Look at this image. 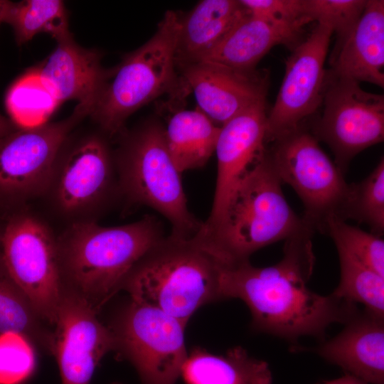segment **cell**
Returning <instances> with one entry per match:
<instances>
[{"instance_id":"12","label":"cell","mask_w":384,"mask_h":384,"mask_svg":"<svg viewBox=\"0 0 384 384\" xmlns=\"http://www.w3.org/2000/svg\"><path fill=\"white\" fill-rule=\"evenodd\" d=\"M322 103V114L312 134L329 146L334 163L344 174L356 155L383 141L384 96L326 72Z\"/></svg>"},{"instance_id":"22","label":"cell","mask_w":384,"mask_h":384,"mask_svg":"<svg viewBox=\"0 0 384 384\" xmlns=\"http://www.w3.org/2000/svg\"><path fill=\"white\" fill-rule=\"evenodd\" d=\"M188 384H272L268 363L250 356L241 346L216 355L194 348L181 373Z\"/></svg>"},{"instance_id":"17","label":"cell","mask_w":384,"mask_h":384,"mask_svg":"<svg viewBox=\"0 0 384 384\" xmlns=\"http://www.w3.org/2000/svg\"><path fill=\"white\" fill-rule=\"evenodd\" d=\"M343 329L311 350L346 374L368 384H384V316L358 309Z\"/></svg>"},{"instance_id":"2","label":"cell","mask_w":384,"mask_h":384,"mask_svg":"<svg viewBox=\"0 0 384 384\" xmlns=\"http://www.w3.org/2000/svg\"><path fill=\"white\" fill-rule=\"evenodd\" d=\"M267 150L246 172L218 223L192 240L223 265L247 260L258 250L312 230L287 201Z\"/></svg>"},{"instance_id":"30","label":"cell","mask_w":384,"mask_h":384,"mask_svg":"<svg viewBox=\"0 0 384 384\" xmlns=\"http://www.w3.org/2000/svg\"><path fill=\"white\" fill-rule=\"evenodd\" d=\"M367 0H303L304 15L311 22L330 27L336 35L337 49L361 17Z\"/></svg>"},{"instance_id":"8","label":"cell","mask_w":384,"mask_h":384,"mask_svg":"<svg viewBox=\"0 0 384 384\" xmlns=\"http://www.w3.org/2000/svg\"><path fill=\"white\" fill-rule=\"evenodd\" d=\"M267 151L282 183L301 199L304 222L314 233H324L329 218H339L348 187L344 174L302 127L274 140Z\"/></svg>"},{"instance_id":"25","label":"cell","mask_w":384,"mask_h":384,"mask_svg":"<svg viewBox=\"0 0 384 384\" xmlns=\"http://www.w3.org/2000/svg\"><path fill=\"white\" fill-rule=\"evenodd\" d=\"M9 274L0 253V335L15 333L52 352L53 333Z\"/></svg>"},{"instance_id":"24","label":"cell","mask_w":384,"mask_h":384,"mask_svg":"<svg viewBox=\"0 0 384 384\" xmlns=\"http://www.w3.org/2000/svg\"><path fill=\"white\" fill-rule=\"evenodd\" d=\"M0 21L13 29L18 46L39 33H47L55 41L71 33L68 14L60 0L1 1Z\"/></svg>"},{"instance_id":"20","label":"cell","mask_w":384,"mask_h":384,"mask_svg":"<svg viewBox=\"0 0 384 384\" xmlns=\"http://www.w3.org/2000/svg\"><path fill=\"white\" fill-rule=\"evenodd\" d=\"M306 24L282 25L247 14L208 53L196 63L240 71H252L277 45L295 47Z\"/></svg>"},{"instance_id":"18","label":"cell","mask_w":384,"mask_h":384,"mask_svg":"<svg viewBox=\"0 0 384 384\" xmlns=\"http://www.w3.org/2000/svg\"><path fill=\"white\" fill-rule=\"evenodd\" d=\"M48 57L31 68L56 100H76L90 110L108 75L101 65V53L81 47L72 34L56 41Z\"/></svg>"},{"instance_id":"26","label":"cell","mask_w":384,"mask_h":384,"mask_svg":"<svg viewBox=\"0 0 384 384\" xmlns=\"http://www.w3.org/2000/svg\"><path fill=\"white\" fill-rule=\"evenodd\" d=\"M368 225L381 237L384 231V159L360 182L348 184L339 218Z\"/></svg>"},{"instance_id":"31","label":"cell","mask_w":384,"mask_h":384,"mask_svg":"<svg viewBox=\"0 0 384 384\" xmlns=\"http://www.w3.org/2000/svg\"><path fill=\"white\" fill-rule=\"evenodd\" d=\"M33 345L15 333L0 335V384H19L33 372Z\"/></svg>"},{"instance_id":"5","label":"cell","mask_w":384,"mask_h":384,"mask_svg":"<svg viewBox=\"0 0 384 384\" xmlns=\"http://www.w3.org/2000/svg\"><path fill=\"white\" fill-rule=\"evenodd\" d=\"M120 196L149 206L171 225L170 236L193 238L203 223L189 211L181 172L166 147L164 127L151 119L128 133L114 154Z\"/></svg>"},{"instance_id":"23","label":"cell","mask_w":384,"mask_h":384,"mask_svg":"<svg viewBox=\"0 0 384 384\" xmlns=\"http://www.w3.org/2000/svg\"><path fill=\"white\" fill-rule=\"evenodd\" d=\"M220 127L198 108L176 112L164 127L167 149L178 170L203 166L215 152Z\"/></svg>"},{"instance_id":"15","label":"cell","mask_w":384,"mask_h":384,"mask_svg":"<svg viewBox=\"0 0 384 384\" xmlns=\"http://www.w3.org/2000/svg\"><path fill=\"white\" fill-rule=\"evenodd\" d=\"M266 100L259 102L220 127L215 152L217 178L212 209L199 233L214 228L220 220L236 186L265 151Z\"/></svg>"},{"instance_id":"9","label":"cell","mask_w":384,"mask_h":384,"mask_svg":"<svg viewBox=\"0 0 384 384\" xmlns=\"http://www.w3.org/2000/svg\"><path fill=\"white\" fill-rule=\"evenodd\" d=\"M185 326L164 311L130 299L110 329L114 350L133 365L143 384H175L188 358Z\"/></svg>"},{"instance_id":"10","label":"cell","mask_w":384,"mask_h":384,"mask_svg":"<svg viewBox=\"0 0 384 384\" xmlns=\"http://www.w3.org/2000/svg\"><path fill=\"white\" fill-rule=\"evenodd\" d=\"M4 262L41 319L54 324L63 291L57 238L29 213L12 217L1 238Z\"/></svg>"},{"instance_id":"29","label":"cell","mask_w":384,"mask_h":384,"mask_svg":"<svg viewBox=\"0 0 384 384\" xmlns=\"http://www.w3.org/2000/svg\"><path fill=\"white\" fill-rule=\"evenodd\" d=\"M324 233L331 237L337 250L384 277V241L381 237L351 225L337 217L329 219Z\"/></svg>"},{"instance_id":"1","label":"cell","mask_w":384,"mask_h":384,"mask_svg":"<svg viewBox=\"0 0 384 384\" xmlns=\"http://www.w3.org/2000/svg\"><path fill=\"white\" fill-rule=\"evenodd\" d=\"M312 235L305 232L286 240L282 258L271 266L255 267L250 260L220 264V299L244 302L251 314V327L257 331L291 343L304 336L323 341L331 324H343L358 308L308 287L316 260Z\"/></svg>"},{"instance_id":"11","label":"cell","mask_w":384,"mask_h":384,"mask_svg":"<svg viewBox=\"0 0 384 384\" xmlns=\"http://www.w3.org/2000/svg\"><path fill=\"white\" fill-rule=\"evenodd\" d=\"M86 116L77 105L64 119L18 128L0 139V196L16 202L45 196L63 144Z\"/></svg>"},{"instance_id":"33","label":"cell","mask_w":384,"mask_h":384,"mask_svg":"<svg viewBox=\"0 0 384 384\" xmlns=\"http://www.w3.org/2000/svg\"><path fill=\"white\" fill-rule=\"evenodd\" d=\"M18 127L10 119L0 114V139L15 131Z\"/></svg>"},{"instance_id":"21","label":"cell","mask_w":384,"mask_h":384,"mask_svg":"<svg viewBox=\"0 0 384 384\" xmlns=\"http://www.w3.org/2000/svg\"><path fill=\"white\" fill-rule=\"evenodd\" d=\"M247 11L240 1L203 0L181 17L176 47V65L196 63L211 50Z\"/></svg>"},{"instance_id":"34","label":"cell","mask_w":384,"mask_h":384,"mask_svg":"<svg viewBox=\"0 0 384 384\" xmlns=\"http://www.w3.org/2000/svg\"><path fill=\"white\" fill-rule=\"evenodd\" d=\"M323 384H368L353 375L345 374L344 375L326 381Z\"/></svg>"},{"instance_id":"35","label":"cell","mask_w":384,"mask_h":384,"mask_svg":"<svg viewBox=\"0 0 384 384\" xmlns=\"http://www.w3.org/2000/svg\"><path fill=\"white\" fill-rule=\"evenodd\" d=\"M1 1H0V8H1ZM1 23V21H0V24Z\"/></svg>"},{"instance_id":"13","label":"cell","mask_w":384,"mask_h":384,"mask_svg":"<svg viewBox=\"0 0 384 384\" xmlns=\"http://www.w3.org/2000/svg\"><path fill=\"white\" fill-rule=\"evenodd\" d=\"M332 29L317 23L285 63L275 102L267 114V140H275L302 127L322 103L326 71L324 63Z\"/></svg>"},{"instance_id":"19","label":"cell","mask_w":384,"mask_h":384,"mask_svg":"<svg viewBox=\"0 0 384 384\" xmlns=\"http://www.w3.org/2000/svg\"><path fill=\"white\" fill-rule=\"evenodd\" d=\"M334 78L384 87V1L367 0L358 21L331 55Z\"/></svg>"},{"instance_id":"3","label":"cell","mask_w":384,"mask_h":384,"mask_svg":"<svg viewBox=\"0 0 384 384\" xmlns=\"http://www.w3.org/2000/svg\"><path fill=\"white\" fill-rule=\"evenodd\" d=\"M156 218L104 226L96 220L71 223L57 238L63 285L97 311L119 289L137 261L164 238Z\"/></svg>"},{"instance_id":"36","label":"cell","mask_w":384,"mask_h":384,"mask_svg":"<svg viewBox=\"0 0 384 384\" xmlns=\"http://www.w3.org/2000/svg\"><path fill=\"white\" fill-rule=\"evenodd\" d=\"M113 384H120V383H113Z\"/></svg>"},{"instance_id":"6","label":"cell","mask_w":384,"mask_h":384,"mask_svg":"<svg viewBox=\"0 0 384 384\" xmlns=\"http://www.w3.org/2000/svg\"><path fill=\"white\" fill-rule=\"evenodd\" d=\"M180 19L176 12L166 11L153 36L109 70L88 115L102 132H121L132 113L175 87Z\"/></svg>"},{"instance_id":"32","label":"cell","mask_w":384,"mask_h":384,"mask_svg":"<svg viewBox=\"0 0 384 384\" xmlns=\"http://www.w3.org/2000/svg\"><path fill=\"white\" fill-rule=\"evenodd\" d=\"M247 13L253 17L282 25L309 24L303 0H240Z\"/></svg>"},{"instance_id":"16","label":"cell","mask_w":384,"mask_h":384,"mask_svg":"<svg viewBox=\"0 0 384 384\" xmlns=\"http://www.w3.org/2000/svg\"><path fill=\"white\" fill-rule=\"evenodd\" d=\"M181 68L183 82L193 90L198 109L220 127L252 105L266 100V72L240 71L202 63Z\"/></svg>"},{"instance_id":"27","label":"cell","mask_w":384,"mask_h":384,"mask_svg":"<svg viewBox=\"0 0 384 384\" xmlns=\"http://www.w3.org/2000/svg\"><path fill=\"white\" fill-rule=\"evenodd\" d=\"M5 102L10 119L18 128L45 123L58 103L31 69L10 86Z\"/></svg>"},{"instance_id":"4","label":"cell","mask_w":384,"mask_h":384,"mask_svg":"<svg viewBox=\"0 0 384 384\" xmlns=\"http://www.w3.org/2000/svg\"><path fill=\"white\" fill-rule=\"evenodd\" d=\"M220 263L192 239L164 237L134 265L122 289L186 325L201 306L220 300Z\"/></svg>"},{"instance_id":"7","label":"cell","mask_w":384,"mask_h":384,"mask_svg":"<svg viewBox=\"0 0 384 384\" xmlns=\"http://www.w3.org/2000/svg\"><path fill=\"white\" fill-rule=\"evenodd\" d=\"M45 196L70 223L96 220L120 196L114 154L105 138L97 133L74 138L70 134L58 154Z\"/></svg>"},{"instance_id":"14","label":"cell","mask_w":384,"mask_h":384,"mask_svg":"<svg viewBox=\"0 0 384 384\" xmlns=\"http://www.w3.org/2000/svg\"><path fill=\"white\" fill-rule=\"evenodd\" d=\"M81 295L64 286L53 333L52 353L62 384H90L102 358L114 351L110 329Z\"/></svg>"},{"instance_id":"28","label":"cell","mask_w":384,"mask_h":384,"mask_svg":"<svg viewBox=\"0 0 384 384\" xmlns=\"http://www.w3.org/2000/svg\"><path fill=\"white\" fill-rule=\"evenodd\" d=\"M337 252L340 281L331 294L384 316V277L345 252Z\"/></svg>"}]
</instances>
